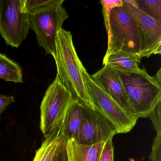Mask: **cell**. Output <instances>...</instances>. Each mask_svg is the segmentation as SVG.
I'll use <instances>...</instances> for the list:
<instances>
[{
  "label": "cell",
  "instance_id": "obj_16",
  "mask_svg": "<svg viewBox=\"0 0 161 161\" xmlns=\"http://www.w3.org/2000/svg\"><path fill=\"white\" fill-rule=\"evenodd\" d=\"M136 6L145 14L161 22V0H133Z\"/></svg>",
  "mask_w": 161,
  "mask_h": 161
},
{
  "label": "cell",
  "instance_id": "obj_11",
  "mask_svg": "<svg viewBox=\"0 0 161 161\" xmlns=\"http://www.w3.org/2000/svg\"><path fill=\"white\" fill-rule=\"evenodd\" d=\"M83 104L74 98L67 112L61 133L68 140L77 141L82 119Z\"/></svg>",
  "mask_w": 161,
  "mask_h": 161
},
{
  "label": "cell",
  "instance_id": "obj_1",
  "mask_svg": "<svg viewBox=\"0 0 161 161\" xmlns=\"http://www.w3.org/2000/svg\"><path fill=\"white\" fill-rule=\"evenodd\" d=\"M57 74L73 97L93 109L82 74L84 67L75 50L71 33L62 28L56 41L54 58Z\"/></svg>",
  "mask_w": 161,
  "mask_h": 161
},
{
  "label": "cell",
  "instance_id": "obj_21",
  "mask_svg": "<svg viewBox=\"0 0 161 161\" xmlns=\"http://www.w3.org/2000/svg\"><path fill=\"white\" fill-rule=\"evenodd\" d=\"M14 102H15V101L13 96L0 95V118L7 106L11 103Z\"/></svg>",
  "mask_w": 161,
  "mask_h": 161
},
{
  "label": "cell",
  "instance_id": "obj_6",
  "mask_svg": "<svg viewBox=\"0 0 161 161\" xmlns=\"http://www.w3.org/2000/svg\"><path fill=\"white\" fill-rule=\"evenodd\" d=\"M82 74L94 110L101 114L114 126L117 133H126L131 130L138 118L125 111L101 89L93 81L84 67Z\"/></svg>",
  "mask_w": 161,
  "mask_h": 161
},
{
  "label": "cell",
  "instance_id": "obj_15",
  "mask_svg": "<svg viewBox=\"0 0 161 161\" xmlns=\"http://www.w3.org/2000/svg\"><path fill=\"white\" fill-rule=\"evenodd\" d=\"M0 79L15 83L23 82L22 69L19 65L1 53Z\"/></svg>",
  "mask_w": 161,
  "mask_h": 161
},
{
  "label": "cell",
  "instance_id": "obj_8",
  "mask_svg": "<svg viewBox=\"0 0 161 161\" xmlns=\"http://www.w3.org/2000/svg\"><path fill=\"white\" fill-rule=\"evenodd\" d=\"M122 6L131 14L136 23L140 41V59L161 54V22L142 13L133 0H122Z\"/></svg>",
  "mask_w": 161,
  "mask_h": 161
},
{
  "label": "cell",
  "instance_id": "obj_3",
  "mask_svg": "<svg viewBox=\"0 0 161 161\" xmlns=\"http://www.w3.org/2000/svg\"><path fill=\"white\" fill-rule=\"evenodd\" d=\"M73 99L71 92L56 75L40 105V128L45 139L61 133L67 112Z\"/></svg>",
  "mask_w": 161,
  "mask_h": 161
},
{
  "label": "cell",
  "instance_id": "obj_12",
  "mask_svg": "<svg viewBox=\"0 0 161 161\" xmlns=\"http://www.w3.org/2000/svg\"><path fill=\"white\" fill-rule=\"evenodd\" d=\"M104 142L91 145L78 143L68 140L66 149L69 161H98Z\"/></svg>",
  "mask_w": 161,
  "mask_h": 161
},
{
  "label": "cell",
  "instance_id": "obj_17",
  "mask_svg": "<svg viewBox=\"0 0 161 161\" xmlns=\"http://www.w3.org/2000/svg\"><path fill=\"white\" fill-rule=\"evenodd\" d=\"M100 3L103 6V14L104 17V24L107 32L109 31V19L111 10L114 7L122 6V0L101 1Z\"/></svg>",
  "mask_w": 161,
  "mask_h": 161
},
{
  "label": "cell",
  "instance_id": "obj_2",
  "mask_svg": "<svg viewBox=\"0 0 161 161\" xmlns=\"http://www.w3.org/2000/svg\"><path fill=\"white\" fill-rule=\"evenodd\" d=\"M118 72L136 115L138 118L148 117L161 101V69L153 77L144 67L133 73Z\"/></svg>",
  "mask_w": 161,
  "mask_h": 161
},
{
  "label": "cell",
  "instance_id": "obj_5",
  "mask_svg": "<svg viewBox=\"0 0 161 161\" xmlns=\"http://www.w3.org/2000/svg\"><path fill=\"white\" fill-rule=\"evenodd\" d=\"M108 47L105 55L119 52L139 55L140 41L136 23L123 6L111 10L109 19Z\"/></svg>",
  "mask_w": 161,
  "mask_h": 161
},
{
  "label": "cell",
  "instance_id": "obj_14",
  "mask_svg": "<svg viewBox=\"0 0 161 161\" xmlns=\"http://www.w3.org/2000/svg\"><path fill=\"white\" fill-rule=\"evenodd\" d=\"M68 139L61 133L49 139H45L36 151L33 161H56L66 146Z\"/></svg>",
  "mask_w": 161,
  "mask_h": 161
},
{
  "label": "cell",
  "instance_id": "obj_20",
  "mask_svg": "<svg viewBox=\"0 0 161 161\" xmlns=\"http://www.w3.org/2000/svg\"><path fill=\"white\" fill-rule=\"evenodd\" d=\"M149 158L151 161H161V135L156 134Z\"/></svg>",
  "mask_w": 161,
  "mask_h": 161
},
{
  "label": "cell",
  "instance_id": "obj_18",
  "mask_svg": "<svg viewBox=\"0 0 161 161\" xmlns=\"http://www.w3.org/2000/svg\"><path fill=\"white\" fill-rule=\"evenodd\" d=\"M161 101H160L152 110L148 116L157 134L160 135H161Z\"/></svg>",
  "mask_w": 161,
  "mask_h": 161
},
{
  "label": "cell",
  "instance_id": "obj_23",
  "mask_svg": "<svg viewBox=\"0 0 161 161\" xmlns=\"http://www.w3.org/2000/svg\"><path fill=\"white\" fill-rule=\"evenodd\" d=\"M4 0H0V20L2 17L3 6H4Z\"/></svg>",
  "mask_w": 161,
  "mask_h": 161
},
{
  "label": "cell",
  "instance_id": "obj_19",
  "mask_svg": "<svg viewBox=\"0 0 161 161\" xmlns=\"http://www.w3.org/2000/svg\"><path fill=\"white\" fill-rule=\"evenodd\" d=\"M113 138H110L104 143L98 161H114V153Z\"/></svg>",
  "mask_w": 161,
  "mask_h": 161
},
{
  "label": "cell",
  "instance_id": "obj_9",
  "mask_svg": "<svg viewBox=\"0 0 161 161\" xmlns=\"http://www.w3.org/2000/svg\"><path fill=\"white\" fill-rule=\"evenodd\" d=\"M117 134L114 126L104 116L84 103L83 117L77 142L91 145L106 142Z\"/></svg>",
  "mask_w": 161,
  "mask_h": 161
},
{
  "label": "cell",
  "instance_id": "obj_10",
  "mask_svg": "<svg viewBox=\"0 0 161 161\" xmlns=\"http://www.w3.org/2000/svg\"><path fill=\"white\" fill-rule=\"evenodd\" d=\"M90 76L93 81L121 108L132 115L136 116L129 102L117 70L104 66L97 72Z\"/></svg>",
  "mask_w": 161,
  "mask_h": 161
},
{
  "label": "cell",
  "instance_id": "obj_22",
  "mask_svg": "<svg viewBox=\"0 0 161 161\" xmlns=\"http://www.w3.org/2000/svg\"><path fill=\"white\" fill-rule=\"evenodd\" d=\"M56 161H69L68 154L66 149V146Z\"/></svg>",
  "mask_w": 161,
  "mask_h": 161
},
{
  "label": "cell",
  "instance_id": "obj_4",
  "mask_svg": "<svg viewBox=\"0 0 161 161\" xmlns=\"http://www.w3.org/2000/svg\"><path fill=\"white\" fill-rule=\"evenodd\" d=\"M64 0H54L47 7L29 13L30 29L36 35L37 44L47 54L55 57L56 41L63 23L69 15L63 7Z\"/></svg>",
  "mask_w": 161,
  "mask_h": 161
},
{
  "label": "cell",
  "instance_id": "obj_13",
  "mask_svg": "<svg viewBox=\"0 0 161 161\" xmlns=\"http://www.w3.org/2000/svg\"><path fill=\"white\" fill-rule=\"evenodd\" d=\"M140 60L139 55L119 52L105 55L103 64L119 72L133 73L141 69L138 67Z\"/></svg>",
  "mask_w": 161,
  "mask_h": 161
},
{
  "label": "cell",
  "instance_id": "obj_7",
  "mask_svg": "<svg viewBox=\"0 0 161 161\" xmlns=\"http://www.w3.org/2000/svg\"><path fill=\"white\" fill-rule=\"evenodd\" d=\"M30 29L25 0H4L0 20V34L8 46L18 48Z\"/></svg>",
  "mask_w": 161,
  "mask_h": 161
}]
</instances>
